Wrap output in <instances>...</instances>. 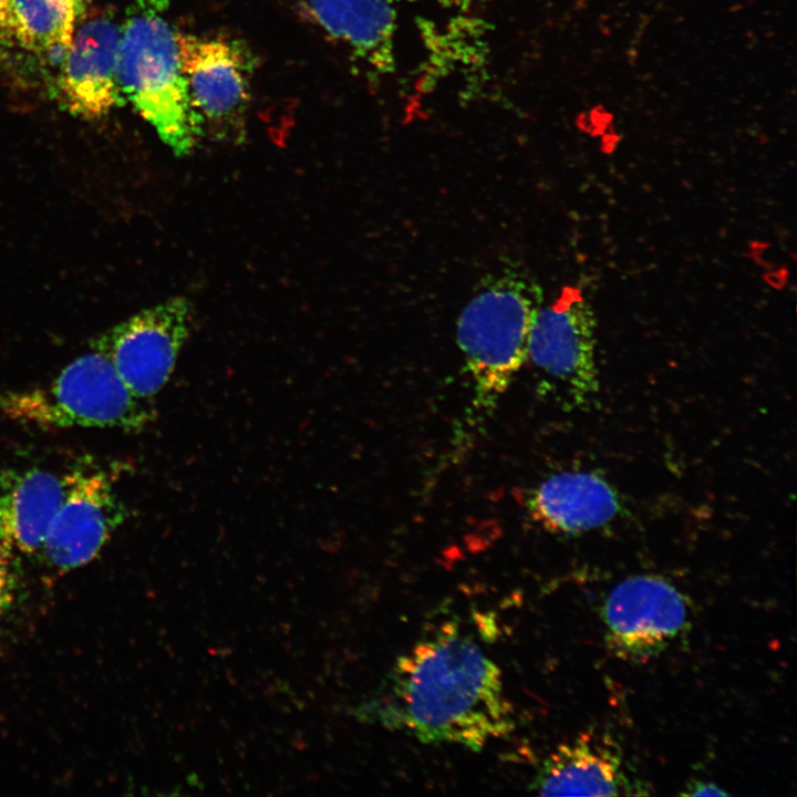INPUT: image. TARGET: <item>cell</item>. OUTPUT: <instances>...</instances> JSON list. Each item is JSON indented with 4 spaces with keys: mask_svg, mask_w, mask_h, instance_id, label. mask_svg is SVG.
<instances>
[{
    "mask_svg": "<svg viewBox=\"0 0 797 797\" xmlns=\"http://www.w3.org/2000/svg\"><path fill=\"white\" fill-rule=\"evenodd\" d=\"M360 716L424 744L478 752L515 727L498 665L454 621L400 655Z\"/></svg>",
    "mask_w": 797,
    "mask_h": 797,
    "instance_id": "1",
    "label": "cell"
},
{
    "mask_svg": "<svg viewBox=\"0 0 797 797\" xmlns=\"http://www.w3.org/2000/svg\"><path fill=\"white\" fill-rule=\"evenodd\" d=\"M168 0H133L121 28L116 81L124 96L176 154L190 153L204 132L182 72Z\"/></svg>",
    "mask_w": 797,
    "mask_h": 797,
    "instance_id": "2",
    "label": "cell"
},
{
    "mask_svg": "<svg viewBox=\"0 0 797 797\" xmlns=\"http://www.w3.org/2000/svg\"><path fill=\"white\" fill-rule=\"evenodd\" d=\"M541 292L529 277L505 269L488 277L462 310L456 339L473 385V407L491 411L527 362Z\"/></svg>",
    "mask_w": 797,
    "mask_h": 797,
    "instance_id": "3",
    "label": "cell"
},
{
    "mask_svg": "<svg viewBox=\"0 0 797 797\" xmlns=\"http://www.w3.org/2000/svg\"><path fill=\"white\" fill-rule=\"evenodd\" d=\"M0 415L42 428L95 427L141 432L156 417L102 353L79 356L46 384L0 394Z\"/></svg>",
    "mask_w": 797,
    "mask_h": 797,
    "instance_id": "4",
    "label": "cell"
},
{
    "mask_svg": "<svg viewBox=\"0 0 797 797\" xmlns=\"http://www.w3.org/2000/svg\"><path fill=\"white\" fill-rule=\"evenodd\" d=\"M594 312L579 290L565 287L532 323L527 361L542 382L576 405L599 389Z\"/></svg>",
    "mask_w": 797,
    "mask_h": 797,
    "instance_id": "5",
    "label": "cell"
},
{
    "mask_svg": "<svg viewBox=\"0 0 797 797\" xmlns=\"http://www.w3.org/2000/svg\"><path fill=\"white\" fill-rule=\"evenodd\" d=\"M192 318L190 302L174 297L107 331L93 348L136 396L151 400L168 382L189 337Z\"/></svg>",
    "mask_w": 797,
    "mask_h": 797,
    "instance_id": "6",
    "label": "cell"
},
{
    "mask_svg": "<svg viewBox=\"0 0 797 797\" xmlns=\"http://www.w3.org/2000/svg\"><path fill=\"white\" fill-rule=\"evenodd\" d=\"M65 495L39 555L64 573L93 560L125 521L127 509L107 474L76 466L65 474Z\"/></svg>",
    "mask_w": 797,
    "mask_h": 797,
    "instance_id": "7",
    "label": "cell"
},
{
    "mask_svg": "<svg viewBox=\"0 0 797 797\" xmlns=\"http://www.w3.org/2000/svg\"><path fill=\"white\" fill-rule=\"evenodd\" d=\"M176 38L188 93L205 126L219 136L239 131L250 101L247 50L221 37L177 32Z\"/></svg>",
    "mask_w": 797,
    "mask_h": 797,
    "instance_id": "8",
    "label": "cell"
},
{
    "mask_svg": "<svg viewBox=\"0 0 797 797\" xmlns=\"http://www.w3.org/2000/svg\"><path fill=\"white\" fill-rule=\"evenodd\" d=\"M602 617L612 653L627 661L645 662L682 632L687 607L681 592L666 580L634 576L612 589Z\"/></svg>",
    "mask_w": 797,
    "mask_h": 797,
    "instance_id": "9",
    "label": "cell"
},
{
    "mask_svg": "<svg viewBox=\"0 0 797 797\" xmlns=\"http://www.w3.org/2000/svg\"><path fill=\"white\" fill-rule=\"evenodd\" d=\"M121 27L106 10L75 28L55 79L62 106L84 118L106 115L121 99L116 81Z\"/></svg>",
    "mask_w": 797,
    "mask_h": 797,
    "instance_id": "10",
    "label": "cell"
},
{
    "mask_svg": "<svg viewBox=\"0 0 797 797\" xmlns=\"http://www.w3.org/2000/svg\"><path fill=\"white\" fill-rule=\"evenodd\" d=\"M530 788L542 796H619L635 789L617 745L593 733L558 746L542 762Z\"/></svg>",
    "mask_w": 797,
    "mask_h": 797,
    "instance_id": "11",
    "label": "cell"
},
{
    "mask_svg": "<svg viewBox=\"0 0 797 797\" xmlns=\"http://www.w3.org/2000/svg\"><path fill=\"white\" fill-rule=\"evenodd\" d=\"M522 504L547 530L573 535L608 524L621 509L615 489L590 472L555 474L527 490Z\"/></svg>",
    "mask_w": 797,
    "mask_h": 797,
    "instance_id": "12",
    "label": "cell"
},
{
    "mask_svg": "<svg viewBox=\"0 0 797 797\" xmlns=\"http://www.w3.org/2000/svg\"><path fill=\"white\" fill-rule=\"evenodd\" d=\"M65 488V475L44 468L0 472V537L22 553H39Z\"/></svg>",
    "mask_w": 797,
    "mask_h": 797,
    "instance_id": "13",
    "label": "cell"
},
{
    "mask_svg": "<svg viewBox=\"0 0 797 797\" xmlns=\"http://www.w3.org/2000/svg\"><path fill=\"white\" fill-rule=\"evenodd\" d=\"M312 19L358 58L375 65L387 59L395 27L392 0H308Z\"/></svg>",
    "mask_w": 797,
    "mask_h": 797,
    "instance_id": "14",
    "label": "cell"
},
{
    "mask_svg": "<svg viewBox=\"0 0 797 797\" xmlns=\"http://www.w3.org/2000/svg\"><path fill=\"white\" fill-rule=\"evenodd\" d=\"M76 13L71 0H10V42L60 68L73 39Z\"/></svg>",
    "mask_w": 797,
    "mask_h": 797,
    "instance_id": "15",
    "label": "cell"
},
{
    "mask_svg": "<svg viewBox=\"0 0 797 797\" xmlns=\"http://www.w3.org/2000/svg\"><path fill=\"white\" fill-rule=\"evenodd\" d=\"M15 549L0 537V613L9 611L18 599L21 573Z\"/></svg>",
    "mask_w": 797,
    "mask_h": 797,
    "instance_id": "16",
    "label": "cell"
},
{
    "mask_svg": "<svg viewBox=\"0 0 797 797\" xmlns=\"http://www.w3.org/2000/svg\"><path fill=\"white\" fill-rule=\"evenodd\" d=\"M684 796H725L726 791L711 783L695 782L682 793Z\"/></svg>",
    "mask_w": 797,
    "mask_h": 797,
    "instance_id": "17",
    "label": "cell"
},
{
    "mask_svg": "<svg viewBox=\"0 0 797 797\" xmlns=\"http://www.w3.org/2000/svg\"><path fill=\"white\" fill-rule=\"evenodd\" d=\"M10 0H0V43L10 42L8 33V15Z\"/></svg>",
    "mask_w": 797,
    "mask_h": 797,
    "instance_id": "18",
    "label": "cell"
},
{
    "mask_svg": "<svg viewBox=\"0 0 797 797\" xmlns=\"http://www.w3.org/2000/svg\"><path fill=\"white\" fill-rule=\"evenodd\" d=\"M71 2L73 3L76 18H79L84 14L92 0H71Z\"/></svg>",
    "mask_w": 797,
    "mask_h": 797,
    "instance_id": "19",
    "label": "cell"
}]
</instances>
